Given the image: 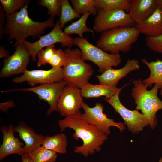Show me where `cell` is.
Instances as JSON below:
<instances>
[{"instance_id": "obj_37", "label": "cell", "mask_w": 162, "mask_h": 162, "mask_svg": "<svg viewBox=\"0 0 162 162\" xmlns=\"http://www.w3.org/2000/svg\"><path fill=\"white\" fill-rule=\"evenodd\" d=\"M157 6L162 9V0H156Z\"/></svg>"}, {"instance_id": "obj_38", "label": "cell", "mask_w": 162, "mask_h": 162, "mask_svg": "<svg viewBox=\"0 0 162 162\" xmlns=\"http://www.w3.org/2000/svg\"><path fill=\"white\" fill-rule=\"evenodd\" d=\"M160 93L162 97V87L160 88Z\"/></svg>"}, {"instance_id": "obj_30", "label": "cell", "mask_w": 162, "mask_h": 162, "mask_svg": "<svg viewBox=\"0 0 162 162\" xmlns=\"http://www.w3.org/2000/svg\"><path fill=\"white\" fill-rule=\"evenodd\" d=\"M55 49V45L53 44L46 46L45 49H41L38 51L37 54L38 67L49 64L53 56Z\"/></svg>"}, {"instance_id": "obj_11", "label": "cell", "mask_w": 162, "mask_h": 162, "mask_svg": "<svg viewBox=\"0 0 162 162\" xmlns=\"http://www.w3.org/2000/svg\"><path fill=\"white\" fill-rule=\"evenodd\" d=\"M67 82L64 80L58 82L40 85L29 88L13 89L2 91V93L14 91L30 92L37 94L39 99L46 101L50 105L46 115L57 111V105L60 95Z\"/></svg>"}, {"instance_id": "obj_14", "label": "cell", "mask_w": 162, "mask_h": 162, "mask_svg": "<svg viewBox=\"0 0 162 162\" xmlns=\"http://www.w3.org/2000/svg\"><path fill=\"white\" fill-rule=\"evenodd\" d=\"M15 51L3 60V65L0 72L1 78H6L23 73L30 62L31 56L22 43L15 47Z\"/></svg>"}, {"instance_id": "obj_25", "label": "cell", "mask_w": 162, "mask_h": 162, "mask_svg": "<svg viewBox=\"0 0 162 162\" xmlns=\"http://www.w3.org/2000/svg\"><path fill=\"white\" fill-rule=\"evenodd\" d=\"M33 162H55L57 153L40 146L28 154Z\"/></svg>"}, {"instance_id": "obj_21", "label": "cell", "mask_w": 162, "mask_h": 162, "mask_svg": "<svg viewBox=\"0 0 162 162\" xmlns=\"http://www.w3.org/2000/svg\"><path fill=\"white\" fill-rule=\"evenodd\" d=\"M142 62L148 67L150 71L149 76L142 81L144 84L147 88L156 84L160 89L162 87V61L158 59L155 61L148 62L146 59L143 58Z\"/></svg>"}, {"instance_id": "obj_1", "label": "cell", "mask_w": 162, "mask_h": 162, "mask_svg": "<svg viewBox=\"0 0 162 162\" xmlns=\"http://www.w3.org/2000/svg\"><path fill=\"white\" fill-rule=\"evenodd\" d=\"M80 115L66 117L59 120L58 124L61 132L68 128L74 131L73 138L76 140L81 139L83 144L75 147L74 152L86 157L100 151L101 147L107 139L108 136L82 120Z\"/></svg>"}, {"instance_id": "obj_18", "label": "cell", "mask_w": 162, "mask_h": 162, "mask_svg": "<svg viewBox=\"0 0 162 162\" xmlns=\"http://www.w3.org/2000/svg\"><path fill=\"white\" fill-rule=\"evenodd\" d=\"M157 7L156 0H131L128 14L136 24L147 19Z\"/></svg>"}, {"instance_id": "obj_24", "label": "cell", "mask_w": 162, "mask_h": 162, "mask_svg": "<svg viewBox=\"0 0 162 162\" xmlns=\"http://www.w3.org/2000/svg\"><path fill=\"white\" fill-rule=\"evenodd\" d=\"M131 0H95L94 6L97 10H122L129 12Z\"/></svg>"}, {"instance_id": "obj_4", "label": "cell", "mask_w": 162, "mask_h": 162, "mask_svg": "<svg viewBox=\"0 0 162 162\" xmlns=\"http://www.w3.org/2000/svg\"><path fill=\"white\" fill-rule=\"evenodd\" d=\"M134 87L131 94L136 105V109L140 110L146 116L151 128L154 129L158 121L156 113L162 110V100L158 95L159 89L155 84L150 90L144 84L140 79L132 81Z\"/></svg>"}, {"instance_id": "obj_15", "label": "cell", "mask_w": 162, "mask_h": 162, "mask_svg": "<svg viewBox=\"0 0 162 162\" xmlns=\"http://www.w3.org/2000/svg\"><path fill=\"white\" fill-rule=\"evenodd\" d=\"M0 130L3 135V142L0 147V160L8 155L17 154L22 155L24 154V144L14 136V127L12 124L2 126Z\"/></svg>"}, {"instance_id": "obj_27", "label": "cell", "mask_w": 162, "mask_h": 162, "mask_svg": "<svg viewBox=\"0 0 162 162\" xmlns=\"http://www.w3.org/2000/svg\"><path fill=\"white\" fill-rule=\"evenodd\" d=\"M71 4L75 11L80 16L87 12L97 15L98 10L94 6L95 0H71Z\"/></svg>"}, {"instance_id": "obj_28", "label": "cell", "mask_w": 162, "mask_h": 162, "mask_svg": "<svg viewBox=\"0 0 162 162\" xmlns=\"http://www.w3.org/2000/svg\"><path fill=\"white\" fill-rule=\"evenodd\" d=\"M1 6L7 16L11 15L23 8L28 0H0Z\"/></svg>"}, {"instance_id": "obj_10", "label": "cell", "mask_w": 162, "mask_h": 162, "mask_svg": "<svg viewBox=\"0 0 162 162\" xmlns=\"http://www.w3.org/2000/svg\"><path fill=\"white\" fill-rule=\"evenodd\" d=\"M127 86L126 84L120 88L119 91L109 99L105 100L118 113L124 121L128 130L134 134L138 133L148 125L145 116L138 110H130L124 106L121 102L119 95L122 89Z\"/></svg>"}, {"instance_id": "obj_36", "label": "cell", "mask_w": 162, "mask_h": 162, "mask_svg": "<svg viewBox=\"0 0 162 162\" xmlns=\"http://www.w3.org/2000/svg\"><path fill=\"white\" fill-rule=\"evenodd\" d=\"M21 162H33V161L28 154H24L22 155Z\"/></svg>"}, {"instance_id": "obj_22", "label": "cell", "mask_w": 162, "mask_h": 162, "mask_svg": "<svg viewBox=\"0 0 162 162\" xmlns=\"http://www.w3.org/2000/svg\"><path fill=\"white\" fill-rule=\"evenodd\" d=\"M43 147L60 154H65L67 151V138L63 133L52 136H46L41 146Z\"/></svg>"}, {"instance_id": "obj_13", "label": "cell", "mask_w": 162, "mask_h": 162, "mask_svg": "<svg viewBox=\"0 0 162 162\" xmlns=\"http://www.w3.org/2000/svg\"><path fill=\"white\" fill-rule=\"evenodd\" d=\"M64 80L62 68H52L48 70H26L21 76L15 78L13 82L22 83L26 82L31 86L37 84L52 83L61 81Z\"/></svg>"}, {"instance_id": "obj_33", "label": "cell", "mask_w": 162, "mask_h": 162, "mask_svg": "<svg viewBox=\"0 0 162 162\" xmlns=\"http://www.w3.org/2000/svg\"><path fill=\"white\" fill-rule=\"evenodd\" d=\"M7 15L1 6H0V39L4 35L3 31L6 20Z\"/></svg>"}, {"instance_id": "obj_16", "label": "cell", "mask_w": 162, "mask_h": 162, "mask_svg": "<svg viewBox=\"0 0 162 162\" xmlns=\"http://www.w3.org/2000/svg\"><path fill=\"white\" fill-rule=\"evenodd\" d=\"M140 68L138 60L135 59H128L122 68L119 69L111 68L96 76L100 84L116 86L121 79L131 72L139 70Z\"/></svg>"}, {"instance_id": "obj_29", "label": "cell", "mask_w": 162, "mask_h": 162, "mask_svg": "<svg viewBox=\"0 0 162 162\" xmlns=\"http://www.w3.org/2000/svg\"><path fill=\"white\" fill-rule=\"evenodd\" d=\"M62 0H40L38 4L46 8L48 10V14L50 17H54L60 15Z\"/></svg>"}, {"instance_id": "obj_2", "label": "cell", "mask_w": 162, "mask_h": 162, "mask_svg": "<svg viewBox=\"0 0 162 162\" xmlns=\"http://www.w3.org/2000/svg\"><path fill=\"white\" fill-rule=\"evenodd\" d=\"M28 3L22 9L7 16L3 34L8 36V40L15 39L14 47L22 44L29 36L35 38L41 36L46 29L54 27V17H50L43 22L35 21L28 15Z\"/></svg>"}, {"instance_id": "obj_26", "label": "cell", "mask_w": 162, "mask_h": 162, "mask_svg": "<svg viewBox=\"0 0 162 162\" xmlns=\"http://www.w3.org/2000/svg\"><path fill=\"white\" fill-rule=\"evenodd\" d=\"M61 9L58 21L61 28H63L68 22L81 16L75 10L68 0H62Z\"/></svg>"}, {"instance_id": "obj_20", "label": "cell", "mask_w": 162, "mask_h": 162, "mask_svg": "<svg viewBox=\"0 0 162 162\" xmlns=\"http://www.w3.org/2000/svg\"><path fill=\"white\" fill-rule=\"evenodd\" d=\"M82 96L87 99L104 96L109 99L115 94L120 88L109 85H94L88 82L80 88Z\"/></svg>"}, {"instance_id": "obj_5", "label": "cell", "mask_w": 162, "mask_h": 162, "mask_svg": "<svg viewBox=\"0 0 162 162\" xmlns=\"http://www.w3.org/2000/svg\"><path fill=\"white\" fill-rule=\"evenodd\" d=\"M67 59L63 67L64 80L68 84L80 88L88 80L93 73L91 66L82 59L81 52L78 48L65 49Z\"/></svg>"}, {"instance_id": "obj_12", "label": "cell", "mask_w": 162, "mask_h": 162, "mask_svg": "<svg viewBox=\"0 0 162 162\" xmlns=\"http://www.w3.org/2000/svg\"><path fill=\"white\" fill-rule=\"evenodd\" d=\"M80 88L67 84L64 88L58 99L57 111L65 117L80 115L83 101Z\"/></svg>"}, {"instance_id": "obj_23", "label": "cell", "mask_w": 162, "mask_h": 162, "mask_svg": "<svg viewBox=\"0 0 162 162\" xmlns=\"http://www.w3.org/2000/svg\"><path fill=\"white\" fill-rule=\"evenodd\" d=\"M91 14V12H89L82 15L77 21L65 27L64 32L69 35L72 34H76L81 38H84L83 34L86 32L92 33L94 36L93 29L88 27L86 25L87 20Z\"/></svg>"}, {"instance_id": "obj_31", "label": "cell", "mask_w": 162, "mask_h": 162, "mask_svg": "<svg viewBox=\"0 0 162 162\" xmlns=\"http://www.w3.org/2000/svg\"><path fill=\"white\" fill-rule=\"evenodd\" d=\"M67 59L66 52L61 49H55L53 56L49 64L52 68H61L65 64Z\"/></svg>"}, {"instance_id": "obj_34", "label": "cell", "mask_w": 162, "mask_h": 162, "mask_svg": "<svg viewBox=\"0 0 162 162\" xmlns=\"http://www.w3.org/2000/svg\"><path fill=\"white\" fill-rule=\"evenodd\" d=\"M15 106V104L14 101L11 100L6 102L1 103L0 104V109L2 111L7 112L9 108L13 107Z\"/></svg>"}, {"instance_id": "obj_9", "label": "cell", "mask_w": 162, "mask_h": 162, "mask_svg": "<svg viewBox=\"0 0 162 162\" xmlns=\"http://www.w3.org/2000/svg\"><path fill=\"white\" fill-rule=\"evenodd\" d=\"M135 23L128 13L123 10L98 9L93 30L97 33H102L117 27L134 26Z\"/></svg>"}, {"instance_id": "obj_35", "label": "cell", "mask_w": 162, "mask_h": 162, "mask_svg": "<svg viewBox=\"0 0 162 162\" xmlns=\"http://www.w3.org/2000/svg\"><path fill=\"white\" fill-rule=\"evenodd\" d=\"M9 53L8 51L5 50L3 46L0 47V58L7 57L9 56Z\"/></svg>"}, {"instance_id": "obj_7", "label": "cell", "mask_w": 162, "mask_h": 162, "mask_svg": "<svg viewBox=\"0 0 162 162\" xmlns=\"http://www.w3.org/2000/svg\"><path fill=\"white\" fill-rule=\"evenodd\" d=\"M39 38L38 40L34 42L25 40L22 43L27 49L34 62L36 61L38 51L46 46L57 43H60L62 47L66 46L68 48H71L75 45L74 39L62 30L58 21L57 22L51 32Z\"/></svg>"}, {"instance_id": "obj_6", "label": "cell", "mask_w": 162, "mask_h": 162, "mask_svg": "<svg viewBox=\"0 0 162 162\" xmlns=\"http://www.w3.org/2000/svg\"><path fill=\"white\" fill-rule=\"evenodd\" d=\"M74 40L75 45L81 51L82 59L94 63L98 66V71L101 74L112 67L118 66L121 63L119 54L108 53L84 38L77 37Z\"/></svg>"}, {"instance_id": "obj_19", "label": "cell", "mask_w": 162, "mask_h": 162, "mask_svg": "<svg viewBox=\"0 0 162 162\" xmlns=\"http://www.w3.org/2000/svg\"><path fill=\"white\" fill-rule=\"evenodd\" d=\"M140 33L146 36L156 37L162 34V9L157 6L147 19L135 26Z\"/></svg>"}, {"instance_id": "obj_17", "label": "cell", "mask_w": 162, "mask_h": 162, "mask_svg": "<svg viewBox=\"0 0 162 162\" xmlns=\"http://www.w3.org/2000/svg\"><path fill=\"white\" fill-rule=\"evenodd\" d=\"M14 130L25 142L23 147L24 154H29L41 146L45 137L42 134H36L24 122H20L14 127Z\"/></svg>"}, {"instance_id": "obj_32", "label": "cell", "mask_w": 162, "mask_h": 162, "mask_svg": "<svg viewBox=\"0 0 162 162\" xmlns=\"http://www.w3.org/2000/svg\"><path fill=\"white\" fill-rule=\"evenodd\" d=\"M146 44L151 50L162 54V34L156 37L146 36Z\"/></svg>"}, {"instance_id": "obj_39", "label": "cell", "mask_w": 162, "mask_h": 162, "mask_svg": "<svg viewBox=\"0 0 162 162\" xmlns=\"http://www.w3.org/2000/svg\"><path fill=\"white\" fill-rule=\"evenodd\" d=\"M158 162H162V157L159 159Z\"/></svg>"}, {"instance_id": "obj_8", "label": "cell", "mask_w": 162, "mask_h": 162, "mask_svg": "<svg viewBox=\"0 0 162 162\" xmlns=\"http://www.w3.org/2000/svg\"><path fill=\"white\" fill-rule=\"evenodd\" d=\"M82 108L84 113L80 115L81 118L107 136L110 134V128L112 126L118 128L121 132H123L126 128L123 123L116 122L113 119L107 117L106 115L104 113V107L101 103L97 102L94 106L90 107L83 101Z\"/></svg>"}, {"instance_id": "obj_3", "label": "cell", "mask_w": 162, "mask_h": 162, "mask_svg": "<svg viewBox=\"0 0 162 162\" xmlns=\"http://www.w3.org/2000/svg\"><path fill=\"white\" fill-rule=\"evenodd\" d=\"M140 33L135 26L121 27L101 33L96 46L112 54L127 53L137 41Z\"/></svg>"}]
</instances>
